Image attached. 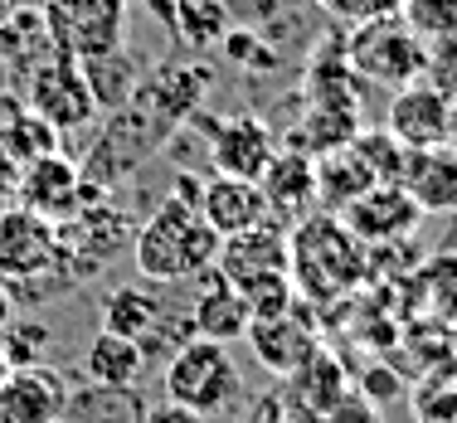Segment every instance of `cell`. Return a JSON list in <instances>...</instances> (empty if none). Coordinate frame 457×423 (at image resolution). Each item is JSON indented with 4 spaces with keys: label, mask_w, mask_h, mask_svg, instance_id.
Instances as JSON below:
<instances>
[{
    "label": "cell",
    "mask_w": 457,
    "mask_h": 423,
    "mask_svg": "<svg viewBox=\"0 0 457 423\" xmlns=\"http://www.w3.org/2000/svg\"><path fill=\"white\" fill-rule=\"evenodd\" d=\"M220 244L224 238L204 224L195 204L166 195L132 234V263L146 282H195L204 268H214Z\"/></svg>",
    "instance_id": "7a4b0ae2"
},
{
    "label": "cell",
    "mask_w": 457,
    "mask_h": 423,
    "mask_svg": "<svg viewBox=\"0 0 457 423\" xmlns=\"http://www.w3.org/2000/svg\"><path fill=\"white\" fill-rule=\"evenodd\" d=\"M0 423H5V419H0Z\"/></svg>",
    "instance_id": "7bdbcfd3"
},
{
    "label": "cell",
    "mask_w": 457,
    "mask_h": 423,
    "mask_svg": "<svg viewBox=\"0 0 457 423\" xmlns=\"http://www.w3.org/2000/svg\"><path fill=\"white\" fill-rule=\"evenodd\" d=\"M419 220H423V210L409 200L404 186H370L361 200H351L341 210V224L365 248H385V244H399V238H413Z\"/></svg>",
    "instance_id": "4fadbf2b"
},
{
    "label": "cell",
    "mask_w": 457,
    "mask_h": 423,
    "mask_svg": "<svg viewBox=\"0 0 457 423\" xmlns=\"http://www.w3.org/2000/svg\"><path fill=\"white\" fill-rule=\"evenodd\" d=\"M79 73L83 83H88L97 112H117V107H127L137 97V59L127 49H112V54H93V59H79Z\"/></svg>",
    "instance_id": "7402d4cb"
},
{
    "label": "cell",
    "mask_w": 457,
    "mask_h": 423,
    "mask_svg": "<svg viewBox=\"0 0 457 423\" xmlns=\"http://www.w3.org/2000/svg\"><path fill=\"white\" fill-rule=\"evenodd\" d=\"M10 15H15V0H0V25H5Z\"/></svg>",
    "instance_id": "b9f144b4"
},
{
    "label": "cell",
    "mask_w": 457,
    "mask_h": 423,
    "mask_svg": "<svg viewBox=\"0 0 457 423\" xmlns=\"http://www.w3.org/2000/svg\"><path fill=\"white\" fill-rule=\"evenodd\" d=\"M127 10H132V0H39V20H45L54 49L69 59L122 49Z\"/></svg>",
    "instance_id": "5b68a950"
},
{
    "label": "cell",
    "mask_w": 457,
    "mask_h": 423,
    "mask_svg": "<svg viewBox=\"0 0 457 423\" xmlns=\"http://www.w3.org/2000/svg\"><path fill=\"white\" fill-rule=\"evenodd\" d=\"M15 204L45 214V220L63 224L69 214L83 210V166L63 151H49V156L20 166V180H15Z\"/></svg>",
    "instance_id": "9c48e42d"
},
{
    "label": "cell",
    "mask_w": 457,
    "mask_h": 423,
    "mask_svg": "<svg viewBox=\"0 0 457 423\" xmlns=\"http://www.w3.org/2000/svg\"><path fill=\"white\" fill-rule=\"evenodd\" d=\"M312 161H317V204L326 214H341L345 204L361 200V195L375 186L370 170L361 166V156H355V146H336V151L312 156Z\"/></svg>",
    "instance_id": "603a6c76"
},
{
    "label": "cell",
    "mask_w": 457,
    "mask_h": 423,
    "mask_svg": "<svg viewBox=\"0 0 457 423\" xmlns=\"http://www.w3.org/2000/svg\"><path fill=\"white\" fill-rule=\"evenodd\" d=\"M248 307H244V297H238L228 282L214 273V268H204L200 278H195V297H190V331L200 336V341H244V331H248Z\"/></svg>",
    "instance_id": "e0dca14e"
},
{
    "label": "cell",
    "mask_w": 457,
    "mask_h": 423,
    "mask_svg": "<svg viewBox=\"0 0 457 423\" xmlns=\"http://www.w3.org/2000/svg\"><path fill=\"white\" fill-rule=\"evenodd\" d=\"M210 127V161L214 176H238V180H258L268 170V161L278 156V137L263 117L253 112H234L224 122H204Z\"/></svg>",
    "instance_id": "8fae6325"
},
{
    "label": "cell",
    "mask_w": 457,
    "mask_h": 423,
    "mask_svg": "<svg viewBox=\"0 0 457 423\" xmlns=\"http://www.w3.org/2000/svg\"><path fill=\"white\" fill-rule=\"evenodd\" d=\"M141 423H210V419L195 414V409H185V404H170V399H161V404H146Z\"/></svg>",
    "instance_id": "836d02e7"
},
{
    "label": "cell",
    "mask_w": 457,
    "mask_h": 423,
    "mask_svg": "<svg viewBox=\"0 0 457 423\" xmlns=\"http://www.w3.org/2000/svg\"><path fill=\"white\" fill-rule=\"evenodd\" d=\"M370 273V248L341 224V214L312 210L287 234V278L307 307H336Z\"/></svg>",
    "instance_id": "6da1fadb"
},
{
    "label": "cell",
    "mask_w": 457,
    "mask_h": 423,
    "mask_svg": "<svg viewBox=\"0 0 457 423\" xmlns=\"http://www.w3.org/2000/svg\"><path fill=\"white\" fill-rule=\"evenodd\" d=\"M448 117H453V93H443L438 83H409L389 97L385 132L399 141L404 151L423 146H448Z\"/></svg>",
    "instance_id": "7c38bea8"
},
{
    "label": "cell",
    "mask_w": 457,
    "mask_h": 423,
    "mask_svg": "<svg viewBox=\"0 0 457 423\" xmlns=\"http://www.w3.org/2000/svg\"><path fill=\"white\" fill-rule=\"evenodd\" d=\"M161 389H166L170 404H185L195 414L214 419V414H228L238 404L244 379H238V365L228 355V345L190 336L185 345L170 351L166 370H161Z\"/></svg>",
    "instance_id": "277c9868"
},
{
    "label": "cell",
    "mask_w": 457,
    "mask_h": 423,
    "mask_svg": "<svg viewBox=\"0 0 457 423\" xmlns=\"http://www.w3.org/2000/svg\"><path fill=\"white\" fill-rule=\"evenodd\" d=\"M146 399L137 385L112 389V385H83L69 394V414L63 423H141Z\"/></svg>",
    "instance_id": "cb8c5ba5"
},
{
    "label": "cell",
    "mask_w": 457,
    "mask_h": 423,
    "mask_svg": "<svg viewBox=\"0 0 457 423\" xmlns=\"http://www.w3.org/2000/svg\"><path fill=\"white\" fill-rule=\"evenodd\" d=\"M214 273L234 292L253 287V282H268V278H287V234H282V224L263 220L258 229L224 238L220 258H214Z\"/></svg>",
    "instance_id": "30bf717a"
},
{
    "label": "cell",
    "mask_w": 457,
    "mask_h": 423,
    "mask_svg": "<svg viewBox=\"0 0 457 423\" xmlns=\"http://www.w3.org/2000/svg\"><path fill=\"white\" fill-rule=\"evenodd\" d=\"M49 341H54V331L45 327V321H20L15 317L5 331H0V345H5L10 365H39Z\"/></svg>",
    "instance_id": "f546056e"
},
{
    "label": "cell",
    "mask_w": 457,
    "mask_h": 423,
    "mask_svg": "<svg viewBox=\"0 0 457 423\" xmlns=\"http://www.w3.org/2000/svg\"><path fill=\"white\" fill-rule=\"evenodd\" d=\"M161 317H166V297L156 292V282H122V287H112L103 297V331L112 336H127V341H146L151 331L161 327Z\"/></svg>",
    "instance_id": "ffe728a7"
},
{
    "label": "cell",
    "mask_w": 457,
    "mask_h": 423,
    "mask_svg": "<svg viewBox=\"0 0 457 423\" xmlns=\"http://www.w3.org/2000/svg\"><path fill=\"white\" fill-rule=\"evenodd\" d=\"M399 15L428 49L457 39V0H399Z\"/></svg>",
    "instance_id": "f1b7e54d"
},
{
    "label": "cell",
    "mask_w": 457,
    "mask_h": 423,
    "mask_svg": "<svg viewBox=\"0 0 457 423\" xmlns=\"http://www.w3.org/2000/svg\"><path fill=\"white\" fill-rule=\"evenodd\" d=\"M413 297L428 311L433 327L457 331V253H433L428 263L413 273Z\"/></svg>",
    "instance_id": "d4e9b609"
},
{
    "label": "cell",
    "mask_w": 457,
    "mask_h": 423,
    "mask_svg": "<svg viewBox=\"0 0 457 423\" xmlns=\"http://www.w3.org/2000/svg\"><path fill=\"white\" fill-rule=\"evenodd\" d=\"M49 151H63V137L29 107L10 103V112L0 117V156H10L15 166H29V161L49 156Z\"/></svg>",
    "instance_id": "484cf974"
},
{
    "label": "cell",
    "mask_w": 457,
    "mask_h": 423,
    "mask_svg": "<svg viewBox=\"0 0 457 423\" xmlns=\"http://www.w3.org/2000/svg\"><path fill=\"white\" fill-rule=\"evenodd\" d=\"M244 341L253 345L258 365H263L268 375H278V379H287L292 370H302V365L321 351L317 327H312L307 302H302V297L292 302L287 311H278V317H253V321H248V331H244Z\"/></svg>",
    "instance_id": "ba28073f"
},
{
    "label": "cell",
    "mask_w": 457,
    "mask_h": 423,
    "mask_svg": "<svg viewBox=\"0 0 457 423\" xmlns=\"http://www.w3.org/2000/svg\"><path fill=\"white\" fill-rule=\"evenodd\" d=\"M428 69L443 73V83H438L443 93H457V39H448V45H438V49H428Z\"/></svg>",
    "instance_id": "d6a6232c"
},
{
    "label": "cell",
    "mask_w": 457,
    "mask_h": 423,
    "mask_svg": "<svg viewBox=\"0 0 457 423\" xmlns=\"http://www.w3.org/2000/svg\"><path fill=\"white\" fill-rule=\"evenodd\" d=\"M10 204H15V186H5V180H0V214H5Z\"/></svg>",
    "instance_id": "f35d334b"
},
{
    "label": "cell",
    "mask_w": 457,
    "mask_h": 423,
    "mask_svg": "<svg viewBox=\"0 0 457 423\" xmlns=\"http://www.w3.org/2000/svg\"><path fill=\"white\" fill-rule=\"evenodd\" d=\"M341 54H345V63H351L355 79H370V83L395 88V93L409 88V83H419L423 73H428V45L404 25L399 10L370 15V20H361V25H351Z\"/></svg>",
    "instance_id": "3957f363"
},
{
    "label": "cell",
    "mask_w": 457,
    "mask_h": 423,
    "mask_svg": "<svg viewBox=\"0 0 457 423\" xmlns=\"http://www.w3.org/2000/svg\"><path fill=\"white\" fill-rule=\"evenodd\" d=\"M73 385L54 365H15L0 385V419L5 423H63Z\"/></svg>",
    "instance_id": "5bb4252c"
},
{
    "label": "cell",
    "mask_w": 457,
    "mask_h": 423,
    "mask_svg": "<svg viewBox=\"0 0 457 423\" xmlns=\"http://www.w3.org/2000/svg\"><path fill=\"white\" fill-rule=\"evenodd\" d=\"M413 419L419 423H457V379H423L413 389Z\"/></svg>",
    "instance_id": "4dcf8cb0"
},
{
    "label": "cell",
    "mask_w": 457,
    "mask_h": 423,
    "mask_svg": "<svg viewBox=\"0 0 457 423\" xmlns=\"http://www.w3.org/2000/svg\"><path fill=\"white\" fill-rule=\"evenodd\" d=\"M448 146L457 151V97H453V117H448Z\"/></svg>",
    "instance_id": "ab89813d"
},
{
    "label": "cell",
    "mask_w": 457,
    "mask_h": 423,
    "mask_svg": "<svg viewBox=\"0 0 457 423\" xmlns=\"http://www.w3.org/2000/svg\"><path fill=\"white\" fill-rule=\"evenodd\" d=\"M326 15L345 20V25H361L370 15H389V10H399V0H317Z\"/></svg>",
    "instance_id": "1f68e13d"
},
{
    "label": "cell",
    "mask_w": 457,
    "mask_h": 423,
    "mask_svg": "<svg viewBox=\"0 0 457 423\" xmlns=\"http://www.w3.org/2000/svg\"><path fill=\"white\" fill-rule=\"evenodd\" d=\"M244 423H287V399L282 394H258L253 409L244 414Z\"/></svg>",
    "instance_id": "e575fe53"
},
{
    "label": "cell",
    "mask_w": 457,
    "mask_h": 423,
    "mask_svg": "<svg viewBox=\"0 0 457 423\" xmlns=\"http://www.w3.org/2000/svg\"><path fill=\"white\" fill-rule=\"evenodd\" d=\"M200 214H204V224H210L220 238H234V234H244V229H258L263 220H273V214H268L263 190H258V180H238V176L204 180Z\"/></svg>",
    "instance_id": "2e32d148"
},
{
    "label": "cell",
    "mask_w": 457,
    "mask_h": 423,
    "mask_svg": "<svg viewBox=\"0 0 457 423\" xmlns=\"http://www.w3.org/2000/svg\"><path fill=\"white\" fill-rule=\"evenodd\" d=\"M365 394L370 399H389V394H395V375H389V370H370L365 375Z\"/></svg>",
    "instance_id": "8d00e7d4"
},
{
    "label": "cell",
    "mask_w": 457,
    "mask_h": 423,
    "mask_svg": "<svg viewBox=\"0 0 457 423\" xmlns=\"http://www.w3.org/2000/svg\"><path fill=\"white\" fill-rule=\"evenodd\" d=\"M326 423H379V419H375V409H370V404H355V399H345V404L336 409V414L326 419Z\"/></svg>",
    "instance_id": "d590c367"
},
{
    "label": "cell",
    "mask_w": 457,
    "mask_h": 423,
    "mask_svg": "<svg viewBox=\"0 0 457 423\" xmlns=\"http://www.w3.org/2000/svg\"><path fill=\"white\" fill-rule=\"evenodd\" d=\"M146 375V351L127 336H112V331H97L88 345H83V379L88 385H112V389H127Z\"/></svg>",
    "instance_id": "44dd1931"
},
{
    "label": "cell",
    "mask_w": 457,
    "mask_h": 423,
    "mask_svg": "<svg viewBox=\"0 0 457 423\" xmlns=\"http://www.w3.org/2000/svg\"><path fill=\"white\" fill-rule=\"evenodd\" d=\"M25 107L35 117H45L59 137H73L97 122V103L79 73V59H69L59 49L25 73Z\"/></svg>",
    "instance_id": "8992f818"
},
{
    "label": "cell",
    "mask_w": 457,
    "mask_h": 423,
    "mask_svg": "<svg viewBox=\"0 0 457 423\" xmlns=\"http://www.w3.org/2000/svg\"><path fill=\"white\" fill-rule=\"evenodd\" d=\"M399 186L423 214H453L457 210V151L453 146H423L409 151Z\"/></svg>",
    "instance_id": "ac0fdd59"
},
{
    "label": "cell",
    "mask_w": 457,
    "mask_h": 423,
    "mask_svg": "<svg viewBox=\"0 0 457 423\" xmlns=\"http://www.w3.org/2000/svg\"><path fill=\"white\" fill-rule=\"evenodd\" d=\"M351 146H355V156H361V166L370 170V180H375V186H399L409 151L399 146L385 127H375V132H355Z\"/></svg>",
    "instance_id": "83f0119b"
},
{
    "label": "cell",
    "mask_w": 457,
    "mask_h": 423,
    "mask_svg": "<svg viewBox=\"0 0 457 423\" xmlns=\"http://www.w3.org/2000/svg\"><path fill=\"white\" fill-rule=\"evenodd\" d=\"M170 29H176L190 49H210L228 35V5L224 0H176Z\"/></svg>",
    "instance_id": "4316f807"
},
{
    "label": "cell",
    "mask_w": 457,
    "mask_h": 423,
    "mask_svg": "<svg viewBox=\"0 0 457 423\" xmlns=\"http://www.w3.org/2000/svg\"><path fill=\"white\" fill-rule=\"evenodd\" d=\"M10 370H15V365H10V355H5V345H0V385H5V379H10Z\"/></svg>",
    "instance_id": "60d3db41"
},
{
    "label": "cell",
    "mask_w": 457,
    "mask_h": 423,
    "mask_svg": "<svg viewBox=\"0 0 457 423\" xmlns=\"http://www.w3.org/2000/svg\"><path fill=\"white\" fill-rule=\"evenodd\" d=\"M10 321H15V292H10L5 282H0V331H5Z\"/></svg>",
    "instance_id": "74e56055"
},
{
    "label": "cell",
    "mask_w": 457,
    "mask_h": 423,
    "mask_svg": "<svg viewBox=\"0 0 457 423\" xmlns=\"http://www.w3.org/2000/svg\"><path fill=\"white\" fill-rule=\"evenodd\" d=\"M49 273H59V224L25 204H10L0 214V282L20 292Z\"/></svg>",
    "instance_id": "52a82bcc"
},
{
    "label": "cell",
    "mask_w": 457,
    "mask_h": 423,
    "mask_svg": "<svg viewBox=\"0 0 457 423\" xmlns=\"http://www.w3.org/2000/svg\"><path fill=\"white\" fill-rule=\"evenodd\" d=\"M258 190L268 200V214L278 224H297L317 210V161L307 151H278L268 170L258 176Z\"/></svg>",
    "instance_id": "9a60e30c"
},
{
    "label": "cell",
    "mask_w": 457,
    "mask_h": 423,
    "mask_svg": "<svg viewBox=\"0 0 457 423\" xmlns=\"http://www.w3.org/2000/svg\"><path fill=\"white\" fill-rule=\"evenodd\" d=\"M345 385H351V379H345L341 361H336L331 351H317L307 365H302V370L287 375V394H282V399H287V404H297L307 419L326 423L336 409L345 404V399H351V394H345Z\"/></svg>",
    "instance_id": "d6986e66"
}]
</instances>
